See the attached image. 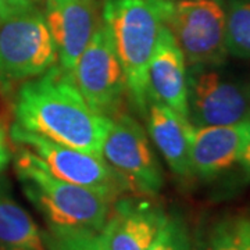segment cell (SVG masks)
Masks as SVG:
<instances>
[{
  "label": "cell",
  "instance_id": "obj_1",
  "mask_svg": "<svg viewBox=\"0 0 250 250\" xmlns=\"http://www.w3.org/2000/svg\"><path fill=\"white\" fill-rule=\"evenodd\" d=\"M13 113V124L28 132L96 156L110 124L86 103L72 72L59 64L18 86Z\"/></svg>",
  "mask_w": 250,
  "mask_h": 250
},
{
  "label": "cell",
  "instance_id": "obj_2",
  "mask_svg": "<svg viewBox=\"0 0 250 250\" xmlns=\"http://www.w3.org/2000/svg\"><path fill=\"white\" fill-rule=\"evenodd\" d=\"M168 0H104L102 18L108 28L126 78L128 95L146 116L147 67L163 27Z\"/></svg>",
  "mask_w": 250,
  "mask_h": 250
},
{
  "label": "cell",
  "instance_id": "obj_3",
  "mask_svg": "<svg viewBox=\"0 0 250 250\" xmlns=\"http://www.w3.org/2000/svg\"><path fill=\"white\" fill-rule=\"evenodd\" d=\"M14 170L24 195L47 225L102 231L113 200L57 178L35 153L24 146H20L14 157Z\"/></svg>",
  "mask_w": 250,
  "mask_h": 250
},
{
  "label": "cell",
  "instance_id": "obj_4",
  "mask_svg": "<svg viewBox=\"0 0 250 250\" xmlns=\"http://www.w3.org/2000/svg\"><path fill=\"white\" fill-rule=\"evenodd\" d=\"M36 0H0V90L42 75L57 64V52Z\"/></svg>",
  "mask_w": 250,
  "mask_h": 250
},
{
  "label": "cell",
  "instance_id": "obj_5",
  "mask_svg": "<svg viewBox=\"0 0 250 250\" xmlns=\"http://www.w3.org/2000/svg\"><path fill=\"white\" fill-rule=\"evenodd\" d=\"M224 65L188 67V118L193 126L233 125L250 120V82Z\"/></svg>",
  "mask_w": 250,
  "mask_h": 250
},
{
  "label": "cell",
  "instance_id": "obj_6",
  "mask_svg": "<svg viewBox=\"0 0 250 250\" xmlns=\"http://www.w3.org/2000/svg\"><path fill=\"white\" fill-rule=\"evenodd\" d=\"M100 156L123 181L128 193L154 197L164 187V172L152 141L129 114L118 113L110 118Z\"/></svg>",
  "mask_w": 250,
  "mask_h": 250
},
{
  "label": "cell",
  "instance_id": "obj_7",
  "mask_svg": "<svg viewBox=\"0 0 250 250\" xmlns=\"http://www.w3.org/2000/svg\"><path fill=\"white\" fill-rule=\"evenodd\" d=\"M166 27L175 38L188 67L227 60L224 0H168Z\"/></svg>",
  "mask_w": 250,
  "mask_h": 250
},
{
  "label": "cell",
  "instance_id": "obj_8",
  "mask_svg": "<svg viewBox=\"0 0 250 250\" xmlns=\"http://www.w3.org/2000/svg\"><path fill=\"white\" fill-rule=\"evenodd\" d=\"M10 138L18 146L28 147L35 153L57 178L98 192L113 202L128 193L123 181L102 156L81 152L53 142L47 138L28 132L16 124L10 128Z\"/></svg>",
  "mask_w": 250,
  "mask_h": 250
},
{
  "label": "cell",
  "instance_id": "obj_9",
  "mask_svg": "<svg viewBox=\"0 0 250 250\" xmlns=\"http://www.w3.org/2000/svg\"><path fill=\"white\" fill-rule=\"evenodd\" d=\"M78 89L95 113L113 118L128 93L126 78L103 18L72 70Z\"/></svg>",
  "mask_w": 250,
  "mask_h": 250
},
{
  "label": "cell",
  "instance_id": "obj_10",
  "mask_svg": "<svg viewBox=\"0 0 250 250\" xmlns=\"http://www.w3.org/2000/svg\"><path fill=\"white\" fill-rule=\"evenodd\" d=\"M167 214L149 196H120L111 205L100 236L107 250H147Z\"/></svg>",
  "mask_w": 250,
  "mask_h": 250
},
{
  "label": "cell",
  "instance_id": "obj_11",
  "mask_svg": "<svg viewBox=\"0 0 250 250\" xmlns=\"http://www.w3.org/2000/svg\"><path fill=\"white\" fill-rule=\"evenodd\" d=\"M43 13L56 46L57 64L72 72L102 20L98 0H45Z\"/></svg>",
  "mask_w": 250,
  "mask_h": 250
},
{
  "label": "cell",
  "instance_id": "obj_12",
  "mask_svg": "<svg viewBox=\"0 0 250 250\" xmlns=\"http://www.w3.org/2000/svg\"><path fill=\"white\" fill-rule=\"evenodd\" d=\"M250 136V120L233 125L193 126L189 156L192 177L210 181L239 164Z\"/></svg>",
  "mask_w": 250,
  "mask_h": 250
},
{
  "label": "cell",
  "instance_id": "obj_13",
  "mask_svg": "<svg viewBox=\"0 0 250 250\" xmlns=\"http://www.w3.org/2000/svg\"><path fill=\"white\" fill-rule=\"evenodd\" d=\"M146 89L149 100L159 102L188 118V64L166 25L149 62Z\"/></svg>",
  "mask_w": 250,
  "mask_h": 250
},
{
  "label": "cell",
  "instance_id": "obj_14",
  "mask_svg": "<svg viewBox=\"0 0 250 250\" xmlns=\"http://www.w3.org/2000/svg\"><path fill=\"white\" fill-rule=\"evenodd\" d=\"M145 118L149 138L171 172L179 178H190L189 142L193 125L172 108L153 100H149Z\"/></svg>",
  "mask_w": 250,
  "mask_h": 250
},
{
  "label": "cell",
  "instance_id": "obj_15",
  "mask_svg": "<svg viewBox=\"0 0 250 250\" xmlns=\"http://www.w3.org/2000/svg\"><path fill=\"white\" fill-rule=\"evenodd\" d=\"M0 250H47L43 231L13 195L0 175Z\"/></svg>",
  "mask_w": 250,
  "mask_h": 250
},
{
  "label": "cell",
  "instance_id": "obj_16",
  "mask_svg": "<svg viewBox=\"0 0 250 250\" xmlns=\"http://www.w3.org/2000/svg\"><path fill=\"white\" fill-rule=\"evenodd\" d=\"M225 43L228 56L250 60V0L225 3Z\"/></svg>",
  "mask_w": 250,
  "mask_h": 250
},
{
  "label": "cell",
  "instance_id": "obj_17",
  "mask_svg": "<svg viewBox=\"0 0 250 250\" xmlns=\"http://www.w3.org/2000/svg\"><path fill=\"white\" fill-rule=\"evenodd\" d=\"M243 214L218 217L193 241L192 250H242Z\"/></svg>",
  "mask_w": 250,
  "mask_h": 250
},
{
  "label": "cell",
  "instance_id": "obj_18",
  "mask_svg": "<svg viewBox=\"0 0 250 250\" xmlns=\"http://www.w3.org/2000/svg\"><path fill=\"white\" fill-rule=\"evenodd\" d=\"M43 235L47 250H107L100 232L93 229L47 225Z\"/></svg>",
  "mask_w": 250,
  "mask_h": 250
},
{
  "label": "cell",
  "instance_id": "obj_19",
  "mask_svg": "<svg viewBox=\"0 0 250 250\" xmlns=\"http://www.w3.org/2000/svg\"><path fill=\"white\" fill-rule=\"evenodd\" d=\"M193 241L185 220L179 214H167L166 223L147 250H192Z\"/></svg>",
  "mask_w": 250,
  "mask_h": 250
},
{
  "label": "cell",
  "instance_id": "obj_20",
  "mask_svg": "<svg viewBox=\"0 0 250 250\" xmlns=\"http://www.w3.org/2000/svg\"><path fill=\"white\" fill-rule=\"evenodd\" d=\"M10 159H11V152L9 146V136L6 126L0 123V174L7 167Z\"/></svg>",
  "mask_w": 250,
  "mask_h": 250
},
{
  "label": "cell",
  "instance_id": "obj_21",
  "mask_svg": "<svg viewBox=\"0 0 250 250\" xmlns=\"http://www.w3.org/2000/svg\"><path fill=\"white\" fill-rule=\"evenodd\" d=\"M239 166L242 167V170L245 171V174L250 178V136L248 138V141L245 143V147L242 150Z\"/></svg>",
  "mask_w": 250,
  "mask_h": 250
},
{
  "label": "cell",
  "instance_id": "obj_22",
  "mask_svg": "<svg viewBox=\"0 0 250 250\" xmlns=\"http://www.w3.org/2000/svg\"><path fill=\"white\" fill-rule=\"evenodd\" d=\"M250 250V214H243V248Z\"/></svg>",
  "mask_w": 250,
  "mask_h": 250
}]
</instances>
